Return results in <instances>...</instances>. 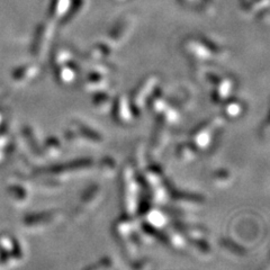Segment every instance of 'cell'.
<instances>
[{"label":"cell","mask_w":270,"mask_h":270,"mask_svg":"<svg viewBox=\"0 0 270 270\" xmlns=\"http://www.w3.org/2000/svg\"><path fill=\"white\" fill-rule=\"evenodd\" d=\"M45 148H47V154L51 158H56L60 156V152L62 151V147L61 143L57 141L55 137H49L47 140V144H45Z\"/></svg>","instance_id":"9a60e30c"},{"label":"cell","mask_w":270,"mask_h":270,"mask_svg":"<svg viewBox=\"0 0 270 270\" xmlns=\"http://www.w3.org/2000/svg\"><path fill=\"white\" fill-rule=\"evenodd\" d=\"M99 198H101V188L97 185L89 187L88 191L85 192L82 195V198L80 199V203L77 206L74 215L81 217V215L89 213L98 204Z\"/></svg>","instance_id":"5b68a950"},{"label":"cell","mask_w":270,"mask_h":270,"mask_svg":"<svg viewBox=\"0 0 270 270\" xmlns=\"http://www.w3.org/2000/svg\"><path fill=\"white\" fill-rule=\"evenodd\" d=\"M123 174V200L126 212L132 215L139 209V185L134 179L131 169H124Z\"/></svg>","instance_id":"3957f363"},{"label":"cell","mask_w":270,"mask_h":270,"mask_svg":"<svg viewBox=\"0 0 270 270\" xmlns=\"http://www.w3.org/2000/svg\"><path fill=\"white\" fill-rule=\"evenodd\" d=\"M213 93V100L217 102H223L231 98L235 88H237V81L232 76L221 77L217 80Z\"/></svg>","instance_id":"52a82bcc"},{"label":"cell","mask_w":270,"mask_h":270,"mask_svg":"<svg viewBox=\"0 0 270 270\" xmlns=\"http://www.w3.org/2000/svg\"><path fill=\"white\" fill-rule=\"evenodd\" d=\"M175 199L179 202V205H183L186 207H192V206H199L203 203L202 197L195 196V195H189V194H178L175 196Z\"/></svg>","instance_id":"5bb4252c"},{"label":"cell","mask_w":270,"mask_h":270,"mask_svg":"<svg viewBox=\"0 0 270 270\" xmlns=\"http://www.w3.org/2000/svg\"><path fill=\"white\" fill-rule=\"evenodd\" d=\"M65 139L67 142H72V143H94V144L98 146L101 142L102 137L99 132H97L90 126L82 124V123H72L70 128L66 130V135Z\"/></svg>","instance_id":"7a4b0ae2"},{"label":"cell","mask_w":270,"mask_h":270,"mask_svg":"<svg viewBox=\"0 0 270 270\" xmlns=\"http://www.w3.org/2000/svg\"><path fill=\"white\" fill-rule=\"evenodd\" d=\"M244 111L243 102H241L237 98H229L225 100V108H224V114L225 116L231 118H237L240 115H242Z\"/></svg>","instance_id":"30bf717a"},{"label":"cell","mask_w":270,"mask_h":270,"mask_svg":"<svg viewBox=\"0 0 270 270\" xmlns=\"http://www.w3.org/2000/svg\"><path fill=\"white\" fill-rule=\"evenodd\" d=\"M213 180L215 182V185L217 186H224L227 185V182L232 181V175L231 172L226 169H222L215 172L213 176Z\"/></svg>","instance_id":"2e32d148"},{"label":"cell","mask_w":270,"mask_h":270,"mask_svg":"<svg viewBox=\"0 0 270 270\" xmlns=\"http://www.w3.org/2000/svg\"><path fill=\"white\" fill-rule=\"evenodd\" d=\"M223 120L217 117L210 119L195 130L192 134L193 144L196 146L200 150H207L213 144V141L216 139L218 130L221 129Z\"/></svg>","instance_id":"6da1fadb"},{"label":"cell","mask_w":270,"mask_h":270,"mask_svg":"<svg viewBox=\"0 0 270 270\" xmlns=\"http://www.w3.org/2000/svg\"><path fill=\"white\" fill-rule=\"evenodd\" d=\"M57 68V79L59 81L69 86L76 82L78 77V67L76 63H63V65L56 67Z\"/></svg>","instance_id":"ba28073f"},{"label":"cell","mask_w":270,"mask_h":270,"mask_svg":"<svg viewBox=\"0 0 270 270\" xmlns=\"http://www.w3.org/2000/svg\"><path fill=\"white\" fill-rule=\"evenodd\" d=\"M60 217L59 211L44 212L41 214H35L32 217H26L24 221V226L31 230H43L47 226H51L54 224Z\"/></svg>","instance_id":"8992f818"},{"label":"cell","mask_w":270,"mask_h":270,"mask_svg":"<svg viewBox=\"0 0 270 270\" xmlns=\"http://www.w3.org/2000/svg\"><path fill=\"white\" fill-rule=\"evenodd\" d=\"M93 104L97 111L105 113L112 106V96L108 93H104V90H100L94 96Z\"/></svg>","instance_id":"8fae6325"},{"label":"cell","mask_w":270,"mask_h":270,"mask_svg":"<svg viewBox=\"0 0 270 270\" xmlns=\"http://www.w3.org/2000/svg\"><path fill=\"white\" fill-rule=\"evenodd\" d=\"M39 72L37 66L30 65L18 68L13 74V79L16 84H25L28 80H32L36 77V74Z\"/></svg>","instance_id":"9c48e42d"},{"label":"cell","mask_w":270,"mask_h":270,"mask_svg":"<svg viewBox=\"0 0 270 270\" xmlns=\"http://www.w3.org/2000/svg\"><path fill=\"white\" fill-rule=\"evenodd\" d=\"M100 172L101 175L106 178H111L116 175L117 165L115 160L111 157H106L100 161Z\"/></svg>","instance_id":"4fadbf2b"},{"label":"cell","mask_w":270,"mask_h":270,"mask_svg":"<svg viewBox=\"0 0 270 270\" xmlns=\"http://www.w3.org/2000/svg\"><path fill=\"white\" fill-rule=\"evenodd\" d=\"M113 112L115 120L122 125H129L135 116L134 108L131 104V100L123 95H120L115 101Z\"/></svg>","instance_id":"277c9868"},{"label":"cell","mask_w":270,"mask_h":270,"mask_svg":"<svg viewBox=\"0 0 270 270\" xmlns=\"http://www.w3.org/2000/svg\"><path fill=\"white\" fill-rule=\"evenodd\" d=\"M168 141H169V133L162 128V126H160V128L154 132V136L152 139L153 150L156 152H160L161 150H163Z\"/></svg>","instance_id":"7c38bea8"}]
</instances>
